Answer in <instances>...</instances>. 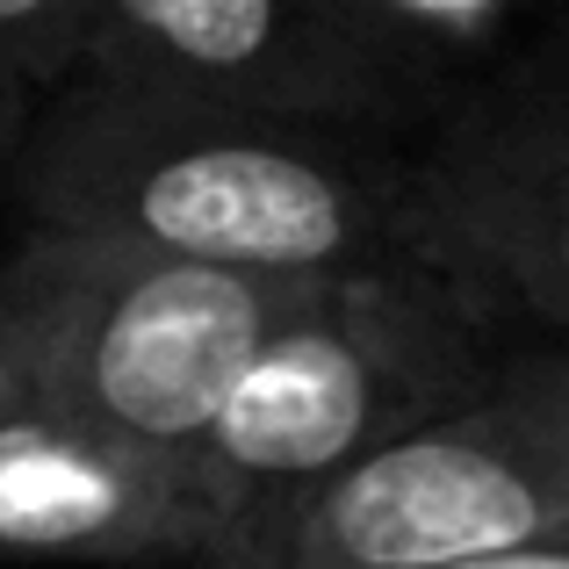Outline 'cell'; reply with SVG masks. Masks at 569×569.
<instances>
[{
  "instance_id": "8fae6325",
  "label": "cell",
  "mask_w": 569,
  "mask_h": 569,
  "mask_svg": "<svg viewBox=\"0 0 569 569\" xmlns=\"http://www.w3.org/2000/svg\"><path fill=\"white\" fill-rule=\"evenodd\" d=\"M29 403H37V389H29V376H22V361H14V339H8V318H0V418L29 411Z\"/></svg>"
},
{
  "instance_id": "52a82bcc",
  "label": "cell",
  "mask_w": 569,
  "mask_h": 569,
  "mask_svg": "<svg viewBox=\"0 0 569 569\" xmlns=\"http://www.w3.org/2000/svg\"><path fill=\"white\" fill-rule=\"evenodd\" d=\"M217 541L223 498L194 455L43 403L0 418V562H209Z\"/></svg>"
},
{
  "instance_id": "5b68a950",
  "label": "cell",
  "mask_w": 569,
  "mask_h": 569,
  "mask_svg": "<svg viewBox=\"0 0 569 569\" xmlns=\"http://www.w3.org/2000/svg\"><path fill=\"white\" fill-rule=\"evenodd\" d=\"M411 252L519 339H569V22L411 130Z\"/></svg>"
},
{
  "instance_id": "6da1fadb",
  "label": "cell",
  "mask_w": 569,
  "mask_h": 569,
  "mask_svg": "<svg viewBox=\"0 0 569 569\" xmlns=\"http://www.w3.org/2000/svg\"><path fill=\"white\" fill-rule=\"evenodd\" d=\"M14 223L109 231L252 274H361L411 252V130L252 116L72 72L0 194Z\"/></svg>"
},
{
  "instance_id": "277c9868",
  "label": "cell",
  "mask_w": 569,
  "mask_h": 569,
  "mask_svg": "<svg viewBox=\"0 0 569 569\" xmlns=\"http://www.w3.org/2000/svg\"><path fill=\"white\" fill-rule=\"evenodd\" d=\"M569 541V339H527L476 397L223 527L209 569H432Z\"/></svg>"
},
{
  "instance_id": "30bf717a",
  "label": "cell",
  "mask_w": 569,
  "mask_h": 569,
  "mask_svg": "<svg viewBox=\"0 0 569 569\" xmlns=\"http://www.w3.org/2000/svg\"><path fill=\"white\" fill-rule=\"evenodd\" d=\"M432 569H569V541H533V548H498V556H461Z\"/></svg>"
},
{
  "instance_id": "3957f363",
  "label": "cell",
  "mask_w": 569,
  "mask_h": 569,
  "mask_svg": "<svg viewBox=\"0 0 569 569\" xmlns=\"http://www.w3.org/2000/svg\"><path fill=\"white\" fill-rule=\"evenodd\" d=\"M512 347L527 339L426 260L325 274L231 382L194 469L223 498V527H238L476 397Z\"/></svg>"
},
{
  "instance_id": "7a4b0ae2",
  "label": "cell",
  "mask_w": 569,
  "mask_h": 569,
  "mask_svg": "<svg viewBox=\"0 0 569 569\" xmlns=\"http://www.w3.org/2000/svg\"><path fill=\"white\" fill-rule=\"evenodd\" d=\"M325 274H252L109 231L14 223L0 318L43 411L194 455L231 382Z\"/></svg>"
},
{
  "instance_id": "8992f818",
  "label": "cell",
  "mask_w": 569,
  "mask_h": 569,
  "mask_svg": "<svg viewBox=\"0 0 569 569\" xmlns=\"http://www.w3.org/2000/svg\"><path fill=\"white\" fill-rule=\"evenodd\" d=\"M80 72L252 116L426 123L403 80L325 0H87Z\"/></svg>"
},
{
  "instance_id": "9c48e42d",
  "label": "cell",
  "mask_w": 569,
  "mask_h": 569,
  "mask_svg": "<svg viewBox=\"0 0 569 569\" xmlns=\"http://www.w3.org/2000/svg\"><path fill=\"white\" fill-rule=\"evenodd\" d=\"M80 14L87 0H0V194L37 109L80 72Z\"/></svg>"
},
{
  "instance_id": "ba28073f",
  "label": "cell",
  "mask_w": 569,
  "mask_h": 569,
  "mask_svg": "<svg viewBox=\"0 0 569 569\" xmlns=\"http://www.w3.org/2000/svg\"><path fill=\"white\" fill-rule=\"evenodd\" d=\"M403 80L418 109H440L476 72L505 66L533 37L569 22V0H325Z\"/></svg>"
}]
</instances>
